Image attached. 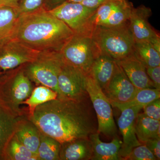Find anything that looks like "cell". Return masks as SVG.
<instances>
[{
    "label": "cell",
    "instance_id": "6da1fadb",
    "mask_svg": "<svg viewBox=\"0 0 160 160\" xmlns=\"http://www.w3.org/2000/svg\"><path fill=\"white\" fill-rule=\"evenodd\" d=\"M29 119L43 134L61 144L98 132L96 115L89 97L82 100L58 97L37 106Z\"/></svg>",
    "mask_w": 160,
    "mask_h": 160
},
{
    "label": "cell",
    "instance_id": "7a4b0ae2",
    "mask_svg": "<svg viewBox=\"0 0 160 160\" xmlns=\"http://www.w3.org/2000/svg\"><path fill=\"white\" fill-rule=\"evenodd\" d=\"M74 33L43 6L20 15L10 38L37 51L59 52Z\"/></svg>",
    "mask_w": 160,
    "mask_h": 160
},
{
    "label": "cell",
    "instance_id": "3957f363",
    "mask_svg": "<svg viewBox=\"0 0 160 160\" xmlns=\"http://www.w3.org/2000/svg\"><path fill=\"white\" fill-rule=\"evenodd\" d=\"M92 35L101 54L119 61L134 53L135 41L129 21L117 26H93Z\"/></svg>",
    "mask_w": 160,
    "mask_h": 160
},
{
    "label": "cell",
    "instance_id": "277c9868",
    "mask_svg": "<svg viewBox=\"0 0 160 160\" xmlns=\"http://www.w3.org/2000/svg\"><path fill=\"white\" fill-rule=\"evenodd\" d=\"M13 70L0 77V105L16 116L22 117L24 112L20 106L29 97L33 88L24 66Z\"/></svg>",
    "mask_w": 160,
    "mask_h": 160
},
{
    "label": "cell",
    "instance_id": "5b68a950",
    "mask_svg": "<svg viewBox=\"0 0 160 160\" xmlns=\"http://www.w3.org/2000/svg\"><path fill=\"white\" fill-rule=\"evenodd\" d=\"M92 29L74 32L59 52L65 62L89 74L92 63L101 54Z\"/></svg>",
    "mask_w": 160,
    "mask_h": 160
},
{
    "label": "cell",
    "instance_id": "8992f818",
    "mask_svg": "<svg viewBox=\"0 0 160 160\" xmlns=\"http://www.w3.org/2000/svg\"><path fill=\"white\" fill-rule=\"evenodd\" d=\"M59 52H41L24 67L25 73L32 82L46 86L58 94V77L64 64Z\"/></svg>",
    "mask_w": 160,
    "mask_h": 160
},
{
    "label": "cell",
    "instance_id": "52a82bcc",
    "mask_svg": "<svg viewBox=\"0 0 160 160\" xmlns=\"http://www.w3.org/2000/svg\"><path fill=\"white\" fill-rule=\"evenodd\" d=\"M86 90L96 115L98 132L109 137H116L118 129L110 101L89 74L87 75Z\"/></svg>",
    "mask_w": 160,
    "mask_h": 160
},
{
    "label": "cell",
    "instance_id": "ba28073f",
    "mask_svg": "<svg viewBox=\"0 0 160 160\" xmlns=\"http://www.w3.org/2000/svg\"><path fill=\"white\" fill-rule=\"evenodd\" d=\"M87 76L82 70L65 62L58 77V97L74 100L89 97L86 90Z\"/></svg>",
    "mask_w": 160,
    "mask_h": 160
},
{
    "label": "cell",
    "instance_id": "9c48e42d",
    "mask_svg": "<svg viewBox=\"0 0 160 160\" xmlns=\"http://www.w3.org/2000/svg\"><path fill=\"white\" fill-rule=\"evenodd\" d=\"M96 9L86 7L81 3L66 1L48 10L53 16L66 23L74 32H79L92 29L89 26V18Z\"/></svg>",
    "mask_w": 160,
    "mask_h": 160
},
{
    "label": "cell",
    "instance_id": "30bf717a",
    "mask_svg": "<svg viewBox=\"0 0 160 160\" xmlns=\"http://www.w3.org/2000/svg\"><path fill=\"white\" fill-rule=\"evenodd\" d=\"M0 48V70L7 72L33 61L41 51L12 38L4 41Z\"/></svg>",
    "mask_w": 160,
    "mask_h": 160
},
{
    "label": "cell",
    "instance_id": "8fae6325",
    "mask_svg": "<svg viewBox=\"0 0 160 160\" xmlns=\"http://www.w3.org/2000/svg\"><path fill=\"white\" fill-rule=\"evenodd\" d=\"M138 90L116 61L112 77L103 91L110 103L129 102L133 98Z\"/></svg>",
    "mask_w": 160,
    "mask_h": 160
},
{
    "label": "cell",
    "instance_id": "7c38bea8",
    "mask_svg": "<svg viewBox=\"0 0 160 160\" xmlns=\"http://www.w3.org/2000/svg\"><path fill=\"white\" fill-rule=\"evenodd\" d=\"M139 106H134L123 109L118 120L119 129L123 137L122 144L120 149L121 160H125L133 148L141 145L135 133L136 119L140 110Z\"/></svg>",
    "mask_w": 160,
    "mask_h": 160
},
{
    "label": "cell",
    "instance_id": "4fadbf2b",
    "mask_svg": "<svg viewBox=\"0 0 160 160\" xmlns=\"http://www.w3.org/2000/svg\"><path fill=\"white\" fill-rule=\"evenodd\" d=\"M152 12L149 7L141 5L132 9L129 19V27L135 42L149 41L160 36L159 33L149 22Z\"/></svg>",
    "mask_w": 160,
    "mask_h": 160
},
{
    "label": "cell",
    "instance_id": "5bb4252c",
    "mask_svg": "<svg viewBox=\"0 0 160 160\" xmlns=\"http://www.w3.org/2000/svg\"><path fill=\"white\" fill-rule=\"evenodd\" d=\"M116 61L132 84L138 89L154 88L146 72V66L134 53L122 59Z\"/></svg>",
    "mask_w": 160,
    "mask_h": 160
},
{
    "label": "cell",
    "instance_id": "9a60e30c",
    "mask_svg": "<svg viewBox=\"0 0 160 160\" xmlns=\"http://www.w3.org/2000/svg\"><path fill=\"white\" fill-rule=\"evenodd\" d=\"M98 132L89 136L92 149V160H121L119 153L122 141L117 137L110 142L106 143L100 139Z\"/></svg>",
    "mask_w": 160,
    "mask_h": 160
},
{
    "label": "cell",
    "instance_id": "2e32d148",
    "mask_svg": "<svg viewBox=\"0 0 160 160\" xmlns=\"http://www.w3.org/2000/svg\"><path fill=\"white\" fill-rule=\"evenodd\" d=\"M89 138L77 139L61 144L60 160H89L92 158Z\"/></svg>",
    "mask_w": 160,
    "mask_h": 160
},
{
    "label": "cell",
    "instance_id": "e0dca14e",
    "mask_svg": "<svg viewBox=\"0 0 160 160\" xmlns=\"http://www.w3.org/2000/svg\"><path fill=\"white\" fill-rule=\"evenodd\" d=\"M14 134L23 145L37 155L41 132L29 118L22 117L20 119Z\"/></svg>",
    "mask_w": 160,
    "mask_h": 160
},
{
    "label": "cell",
    "instance_id": "ac0fdd59",
    "mask_svg": "<svg viewBox=\"0 0 160 160\" xmlns=\"http://www.w3.org/2000/svg\"><path fill=\"white\" fill-rule=\"evenodd\" d=\"M116 61L106 55L100 54L93 61L89 74L104 91L114 72Z\"/></svg>",
    "mask_w": 160,
    "mask_h": 160
},
{
    "label": "cell",
    "instance_id": "d6986e66",
    "mask_svg": "<svg viewBox=\"0 0 160 160\" xmlns=\"http://www.w3.org/2000/svg\"><path fill=\"white\" fill-rule=\"evenodd\" d=\"M160 120L154 119L144 113L139 112L136 119L135 129L137 138L141 144L160 137Z\"/></svg>",
    "mask_w": 160,
    "mask_h": 160
},
{
    "label": "cell",
    "instance_id": "ffe728a7",
    "mask_svg": "<svg viewBox=\"0 0 160 160\" xmlns=\"http://www.w3.org/2000/svg\"><path fill=\"white\" fill-rule=\"evenodd\" d=\"M22 117L16 116L0 105V159L6 145L14 134L18 122Z\"/></svg>",
    "mask_w": 160,
    "mask_h": 160
},
{
    "label": "cell",
    "instance_id": "44dd1931",
    "mask_svg": "<svg viewBox=\"0 0 160 160\" xmlns=\"http://www.w3.org/2000/svg\"><path fill=\"white\" fill-rule=\"evenodd\" d=\"M20 15L17 8L0 6V43L11 38Z\"/></svg>",
    "mask_w": 160,
    "mask_h": 160
},
{
    "label": "cell",
    "instance_id": "7402d4cb",
    "mask_svg": "<svg viewBox=\"0 0 160 160\" xmlns=\"http://www.w3.org/2000/svg\"><path fill=\"white\" fill-rule=\"evenodd\" d=\"M2 159L38 160V158L37 155L27 149L14 134L4 149Z\"/></svg>",
    "mask_w": 160,
    "mask_h": 160
},
{
    "label": "cell",
    "instance_id": "603a6c76",
    "mask_svg": "<svg viewBox=\"0 0 160 160\" xmlns=\"http://www.w3.org/2000/svg\"><path fill=\"white\" fill-rule=\"evenodd\" d=\"M129 0H108L99 6L89 18L91 27L101 26L118 10L126 6Z\"/></svg>",
    "mask_w": 160,
    "mask_h": 160
},
{
    "label": "cell",
    "instance_id": "cb8c5ba5",
    "mask_svg": "<svg viewBox=\"0 0 160 160\" xmlns=\"http://www.w3.org/2000/svg\"><path fill=\"white\" fill-rule=\"evenodd\" d=\"M134 54L146 68L160 66V53L149 41L135 42Z\"/></svg>",
    "mask_w": 160,
    "mask_h": 160
},
{
    "label": "cell",
    "instance_id": "d4e9b609",
    "mask_svg": "<svg viewBox=\"0 0 160 160\" xmlns=\"http://www.w3.org/2000/svg\"><path fill=\"white\" fill-rule=\"evenodd\" d=\"M160 98V90L154 88L138 89L133 98L129 102L122 103H110L112 106L122 111L134 106L143 108L147 104Z\"/></svg>",
    "mask_w": 160,
    "mask_h": 160
},
{
    "label": "cell",
    "instance_id": "484cf974",
    "mask_svg": "<svg viewBox=\"0 0 160 160\" xmlns=\"http://www.w3.org/2000/svg\"><path fill=\"white\" fill-rule=\"evenodd\" d=\"M56 92L44 86H40L33 89L31 94L22 103L29 107V116L33 113L34 109L37 106L54 100L58 98Z\"/></svg>",
    "mask_w": 160,
    "mask_h": 160
},
{
    "label": "cell",
    "instance_id": "4316f807",
    "mask_svg": "<svg viewBox=\"0 0 160 160\" xmlns=\"http://www.w3.org/2000/svg\"><path fill=\"white\" fill-rule=\"evenodd\" d=\"M61 144L41 132L37 156L38 160H60Z\"/></svg>",
    "mask_w": 160,
    "mask_h": 160
},
{
    "label": "cell",
    "instance_id": "83f0119b",
    "mask_svg": "<svg viewBox=\"0 0 160 160\" xmlns=\"http://www.w3.org/2000/svg\"><path fill=\"white\" fill-rule=\"evenodd\" d=\"M125 160H157L146 145L141 144L132 149Z\"/></svg>",
    "mask_w": 160,
    "mask_h": 160
},
{
    "label": "cell",
    "instance_id": "f1b7e54d",
    "mask_svg": "<svg viewBox=\"0 0 160 160\" xmlns=\"http://www.w3.org/2000/svg\"><path fill=\"white\" fill-rule=\"evenodd\" d=\"M45 0H20L18 6L20 15L36 11L43 6Z\"/></svg>",
    "mask_w": 160,
    "mask_h": 160
},
{
    "label": "cell",
    "instance_id": "f546056e",
    "mask_svg": "<svg viewBox=\"0 0 160 160\" xmlns=\"http://www.w3.org/2000/svg\"><path fill=\"white\" fill-rule=\"evenodd\" d=\"M144 113L147 116L160 120V98L152 101L143 107Z\"/></svg>",
    "mask_w": 160,
    "mask_h": 160
},
{
    "label": "cell",
    "instance_id": "4dcf8cb0",
    "mask_svg": "<svg viewBox=\"0 0 160 160\" xmlns=\"http://www.w3.org/2000/svg\"><path fill=\"white\" fill-rule=\"evenodd\" d=\"M146 72L153 87L160 90V66L153 67H146Z\"/></svg>",
    "mask_w": 160,
    "mask_h": 160
},
{
    "label": "cell",
    "instance_id": "1f68e13d",
    "mask_svg": "<svg viewBox=\"0 0 160 160\" xmlns=\"http://www.w3.org/2000/svg\"><path fill=\"white\" fill-rule=\"evenodd\" d=\"M143 144L147 146L157 160L160 159V137L149 140Z\"/></svg>",
    "mask_w": 160,
    "mask_h": 160
},
{
    "label": "cell",
    "instance_id": "d6a6232c",
    "mask_svg": "<svg viewBox=\"0 0 160 160\" xmlns=\"http://www.w3.org/2000/svg\"><path fill=\"white\" fill-rule=\"evenodd\" d=\"M108 0H84L81 4L84 6L92 9H97L99 6Z\"/></svg>",
    "mask_w": 160,
    "mask_h": 160
},
{
    "label": "cell",
    "instance_id": "836d02e7",
    "mask_svg": "<svg viewBox=\"0 0 160 160\" xmlns=\"http://www.w3.org/2000/svg\"><path fill=\"white\" fill-rule=\"evenodd\" d=\"M46 3L45 4V8L47 10L53 9L62 3L66 2V0H45Z\"/></svg>",
    "mask_w": 160,
    "mask_h": 160
},
{
    "label": "cell",
    "instance_id": "e575fe53",
    "mask_svg": "<svg viewBox=\"0 0 160 160\" xmlns=\"http://www.w3.org/2000/svg\"><path fill=\"white\" fill-rule=\"evenodd\" d=\"M20 0H0V6H9L18 9Z\"/></svg>",
    "mask_w": 160,
    "mask_h": 160
},
{
    "label": "cell",
    "instance_id": "d590c367",
    "mask_svg": "<svg viewBox=\"0 0 160 160\" xmlns=\"http://www.w3.org/2000/svg\"><path fill=\"white\" fill-rule=\"evenodd\" d=\"M152 47L160 53V37L153 38L149 41Z\"/></svg>",
    "mask_w": 160,
    "mask_h": 160
},
{
    "label": "cell",
    "instance_id": "8d00e7d4",
    "mask_svg": "<svg viewBox=\"0 0 160 160\" xmlns=\"http://www.w3.org/2000/svg\"><path fill=\"white\" fill-rule=\"evenodd\" d=\"M84 0H66V2H72L81 3Z\"/></svg>",
    "mask_w": 160,
    "mask_h": 160
},
{
    "label": "cell",
    "instance_id": "74e56055",
    "mask_svg": "<svg viewBox=\"0 0 160 160\" xmlns=\"http://www.w3.org/2000/svg\"><path fill=\"white\" fill-rule=\"evenodd\" d=\"M1 75H2V73H1V72H0V77H1Z\"/></svg>",
    "mask_w": 160,
    "mask_h": 160
}]
</instances>
